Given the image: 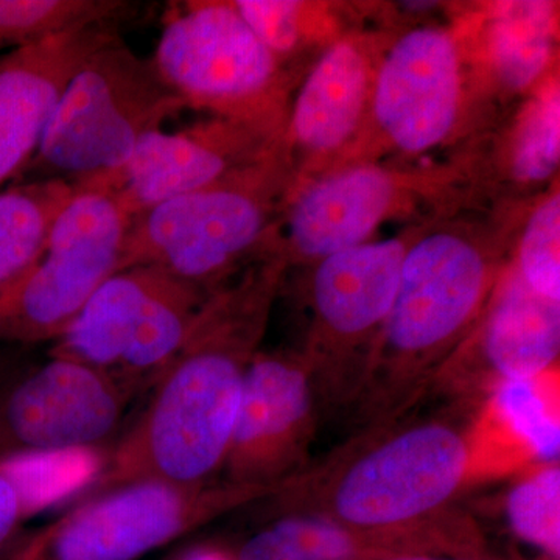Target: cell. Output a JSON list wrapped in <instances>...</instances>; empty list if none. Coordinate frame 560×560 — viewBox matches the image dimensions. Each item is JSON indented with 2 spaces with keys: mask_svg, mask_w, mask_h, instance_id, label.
Here are the masks:
<instances>
[{
  "mask_svg": "<svg viewBox=\"0 0 560 560\" xmlns=\"http://www.w3.org/2000/svg\"><path fill=\"white\" fill-rule=\"evenodd\" d=\"M485 560L486 539L466 512L394 529H363L311 514L268 518L226 552L230 560H386L397 556Z\"/></svg>",
  "mask_w": 560,
  "mask_h": 560,
  "instance_id": "obj_13",
  "label": "cell"
},
{
  "mask_svg": "<svg viewBox=\"0 0 560 560\" xmlns=\"http://www.w3.org/2000/svg\"><path fill=\"white\" fill-rule=\"evenodd\" d=\"M186 108L248 114L275 84L278 60L232 3L189 2L162 28L153 57Z\"/></svg>",
  "mask_w": 560,
  "mask_h": 560,
  "instance_id": "obj_11",
  "label": "cell"
},
{
  "mask_svg": "<svg viewBox=\"0 0 560 560\" xmlns=\"http://www.w3.org/2000/svg\"><path fill=\"white\" fill-rule=\"evenodd\" d=\"M488 287L480 253L453 235H431L405 254L371 370L348 411L352 433L401 418L427 399Z\"/></svg>",
  "mask_w": 560,
  "mask_h": 560,
  "instance_id": "obj_3",
  "label": "cell"
},
{
  "mask_svg": "<svg viewBox=\"0 0 560 560\" xmlns=\"http://www.w3.org/2000/svg\"><path fill=\"white\" fill-rule=\"evenodd\" d=\"M83 455L16 456L0 460V559L22 534V526L79 481L90 480Z\"/></svg>",
  "mask_w": 560,
  "mask_h": 560,
  "instance_id": "obj_21",
  "label": "cell"
},
{
  "mask_svg": "<svg viewBox=\"0 0 560 560\" xmlns=\"http://www.w3.org/2000/svg\"><path fill=\"white\" fill-rule=\"evenodd\" d=\"M32 349L0 346V397L36 363Z\"/></svg>",
  "mask_w": 560,
  "mask_h": 560,
  "instance_id": "obj_29",
  "label": "cell"
},
{
  "mask_svg": "<svg viewBox=\"0 0 560 560\" xmlns=\"http://www.w3.org/2000/svg\"><path fill=\"white\" fill-rule=\"evenodd\" d=\"M458 86L451 36L419 28L405 35L386 58L375 90V116L400 149H430L451 131Z\"/></svg>",
  "mask_w": 560,
  "mask_h": 560,
  "instance_id": "obj_16",
  "label": "cell"
},
{
  "mask_svg": "<svg viewBox=\"0 0 560 560\" xmlns=\"http://www.w3.org/2000/svg\"><path fill=\"white\" fill-rule=\"evenodd\" d=\"M142 390L110 372L47 357L0 397V460L97 451Z\"/></svg>",
  "mask_w": 560,
  "mask_h": 560,
  "instance_id": "obj_10",
  "label": "cell"
},
{
  "mask_svg": "<svg viewBox=\"0 0 560 560\" xmlns=\"http://www.w3.org/2000/svg\"><path fill=\"white\" fill-rule=\"evenodd\" d=\"M478 405L418 415L353 431L319 463L260 500L265 518L311 514L363 529L436 521L475 482L501 475Z\"/></svg>",
  "mask_w": 560,
  "mask_h": 560,
  "instance_id": "obj_2",
  "label": "cell"
},
{
  "mask_svg": "<svg viewBox=\"0 0 560 560\" xmlns=\"http://www.w3.org/2000/svg\"><path fill=\"white\" fill-rule=\"evenodd\" d=\"M486 407L497 425L534 464L555 463L560 448L559 372L500 386Z\"/></svg>",
  "mask_w": 560,
  "mask_h": 560,
  "instance_id": "obj_22",
  "label": "cell"
},
{
  "mask_svg": "<svg viewBox=\"0 0 560 560\" xmlns=\"http://www.w3.org/2000/svg\"><path fill=\"white\" fill-rule=\"evenodd\" d=\"M541 560H547V559H541Z\"/></svg>",
  "mask_w": 560,
  "mask_h": 560,
  "instance_id": "obj_31",
  "label": "cell"
},
{
  "mask_svg": "<svg viewBox=\"0 0 560 560\" xmlns=\"http://www.w3.org/2000/svg\"><path fill=\"white\" fill-rule=\"evenodd\" d=\"M560 198H550L530 217L521 249L522 278L541 296L560 301Z\"/></svg>",
  "mask_w": 560,
  "mask_h": 560,
  "instance_id": "obj_26",
  "label": "cell"
},
{
  "mask_svg": "<svg viewBox=\"0 0 560 560\" xmlns=\"http://www.w3.org/2000/svg\"><path fill=\"white\" fill-rule=\"evenodd\" d=\"M250 31L275 55L289 54L300 40L301 2L238 0L232 3Z\"/></svg>",
  "mask_w": 560,
  "mask_h": 560,
  "instance_id": "obj_28",
  "label": "cell"
},
{
  "mask_svg": "<svg viewBox=\"0 0 560 560\" xmlns=\"http://www.w3.org/2000/svg\"><path fill=\"white\" fill-rule=\"evenodd\" d=\"M132 215L108 189L75 190L31 270L0 296V346L51 345L103 283L124 270Z\"/></svg>",
  "mask_w": 560,
  "mask_h": 560,
  "instance_id": "obj_6",
  "label": "cell"
},
{
  "mask_svg": "<svg viewBox=\"0 0 560 560\" xmlns=\"http://www.w3.org/2000/svg\"><path fill=\"white\" fill-rule=\"evenodd\" d=\"M366 81V65L352 44L331 47L298 97L291 121L294 138L316 150L345 142L359 121Z\"/></svg>",
  "mask_w": 560,
  "mask_h": 560,
  "instance_id": "obj_19",
  "label": "cell"
},
{
  "mask_svg": "<svg viewBox=\"0 0 560 560\" xmlns=\"http://www.w3.org/2000/svg\"><path fill=\"white\" fill-rule=\"evenodd\" d=\"M268 180L260 168L242 171L132 217L124 270L151 265L215 293L235 261L264 235Z\"/></svg>",
  "mask_w": 560,
  "mask_h": 560,
  "instance_id": "obj_8",
  "label": "cell"
},
{
  "mask_svg": "<svg viewBox=\"0 0 560 560\" xmlns=\"http://www.w3.org/2000/svg\"><path fill=\"white\" fill-rule=\"evenodd\" d=\"M278 267L253 272L205 302L175 359L154 382L149 405L90 478L80 501L145 480L217 481L257 355Z\"/></svg>",
  "mask_w": 560,
  "mask_h": 560,
  "instance_id": "obj_1",
  "label": "cell"
},
{
  "mask_svg": "<svg viewBox=\"0 0 560 560\" xmlns=\"http://www.w3.org/2000/svg\"><path fill=\"white\" fill-rule=\"evenodd\" d=\"M184 109L153 60L116 35L69 81L22 178L105 189L139 143Z\"/></svg>",
  "mask_w": 560,
  "mask_h": 560,
  "instance_id": "obj_4",
  "label": "cell"
},
{
  "mask_svg": "<svg viewBox=\"0 0 560 560\" xmlns=\"http://www.w3.org/2000/svg\"><path fill=\"white\" fill-rule=\"evenodd\" d=\"M560 154V95L550 86L530 108L515 151V175L522 180L547 179Z\"/></svg>",
  "mask_w": 560,
  "mask_h": 560,
  "instance_id": "obj_27",
  "label": "cell"
},
{
  "mask_svg": "<svg viewBox=\"0 0 560 560\" xmlns=\"http://www.w3.org/2000/svg\"><path fill=\"white\" fill-rule=\"evenodd\" d=\"M393 180L378 168H355L311 187L293 206L290 237L305 257L361 245L393 200Z\"/></svg>",
  "mask_w": 560,
  "mask_h": 560,
  "instance_id": "obj_18",
  "label": "cell"
},
{
  "mask_svg": "<svg viewBox=\"0 0 560 560\" xmlns=\"http://www.w3.org/2000/svg\"><path fill=\"white\" fill-rule=\"evenodd\" d=\"M559 349V301L541 296L514 271L490 308L480 357L447 361L429 394L463 404H486L506 383L533 381L555 370Z\"/></svg>",
  "mask_w": 560,
  "mask_h": 560,
  "instance_id": "obj_14",
  "label": "cell"
},
{
  "mask_svg": "<svg viewBox=\"0 0 560 560\" xmlns=\"http://www.w3.org/2000/svg\"><path fill=\"white\" fill-rule=\"evenodd\" d=\"M65 180H22L0 190V296L31 270L51 224L72 200Z\"/></svg>",
  "mask_w": 560,
  "mask_h": 560,
  "instance_id": "obj_20",
  "label": "cell"
},
{
  "mask_svg": "<svg viewBox=\"0 0 560 560\" xmlns=\"http://www.w3.org/2000/svg\"><path fill=\"white\" fill-rule=\"evenodd\" d=\"M552 3H501L492 21V57L504 83L522 90L540 75L550 58Z\"/></svg>",
  "mask_w": 560,
  "mask_h": 560,
  "instance_id": "obj_24",
  "label": "cell"
},
{
  "mask_svg": "<svg viewBox=\"0 0 560 560\" xmlns=\"http://www.w3.org/2000/svg\"><path fill=\"white\" fill-rule=\"evenodd\" d=\"M386 560H466V559H452V558H440V556H397V558H390Z\"/></svg>",
  "mask_w": 560,
  "mask_h": 560,
  "instance_id": "obj_30",
  "label": "cell"
},
{
  "mask_svg": "<svg viewBox=\"0 0 560 560\" xmlns=\"http://www.w3.org/2000/svg\"><path fill=\"white\" fill-rule=\"evenodd\" d=\"M116 35L117 25H94L0 57V189L24 176L69 81Z\"/></svg>",
  "mask_w": 560,
  "mask_h": 560,
  "instance_id": "obj_15",
  "label": "cell"
},
{
  "mask_svg": "<svg viewBox=\"0 0 560 560\" xmlns=\"http://www.w3.org/2000/svg\"><path fill=\"white\" fill-rule=\"evenodd\" d=\"M404 245L397 241L353 246L326 257L313 278L316 340L304 353L323 412L349 411L370 360L361 350L382 337L399 289Z\"/></svg>",
  "mask_w": 560,
  "mask_h": 560,
  "instance_id": "obj_9",
  "label": "cell"
},
{
  "mask_svg": "<svg viewBox=\"0 0 560 560\" xmlns=\"http://www.w3.org/2000/svg\"><path fill=\"white\" fill-rule=\"evenodd\" d=\"M508 523L518 539L537 548L544 559H560V467L536 464L506 497Z\"/></svg>",
  "mask_w": 560,
  "mask_h": 560,
  "instance_id": "obj_25",
  "label": "cell"
},
{
  "mask_svg": "<svg viewBox=\"0 0 560 560\" xmlns=\"http://www.w3.org/2000/svg\"><path fill=\"white\" fill-rule=\"evenodd\" d=\"M256 150L242 125L208 121L175 132L158 131L139 143L128 164L105 187L132 217L161 202L213 186L238 173Z\"/></svg>",
  "mask_w": 560,
  "mask_h": 560,
  "instance_id": "obj_17",
  "label": "cell"
},
{
  "mask_svg": "<svg viewBox=\"0 0 560 560\" xmlns=\"http://www.w3.org/2000/svg\"><path fill=\"white\" fill-rule=\"evenodd\" d=\"M275 492L224 480L130 482L21 534L0 560H138Z\"/></svg>",
  "mask_w": 560,
  "mask_h": 560,
  "instance_id": "obj_5",
  "label": "cell"
},
{
  "mask_svg": "<svg viewBox=\"0 0 560 560\" xmlns=\"http://www.w3.org/2000/svg\"><path fill=\"white\" fill-rule=\"evenodd\" d=\"M136 7L124 0H0V57L60 33L117 25Z\"/></svg>",
  "mask_w": 560,
  "mask_h": 560,
  "instance_id": "obj_23",
  "label": "cell"
},
{
  "mask_svg": "<svg viewBox=\"0 0 560 560\" xmlns=\"http://www.w3.org/2000/svg\"><path fill=\"white\" fill-rule=\"evenodd\" d=\"M319 412L304 357L257 353L243 385L223 480L278 489L296 477L311 464Z\"/></svg>",
  "mask_w": 560,
  "mask_h": 560,
  "instance_id": "obj_12",
  "label": "cell"
},
{
  "mask_svg": "<svg viewBox=\"0 0 560 560\" xmlns=\"http://www.w3.org/2000/svg\"><path fill=\"white\" fill-rule=\"evenodd\" d=\"M209 291L161 268L136 265L110 276L69 329L51 342L58 357L153 388L186 341Z\"/></svg>",
  "mask_w": 560,
  "mask_h": 560,
  "instance_id": "obj_7",
  "label": "cell"
}]
</instances>
